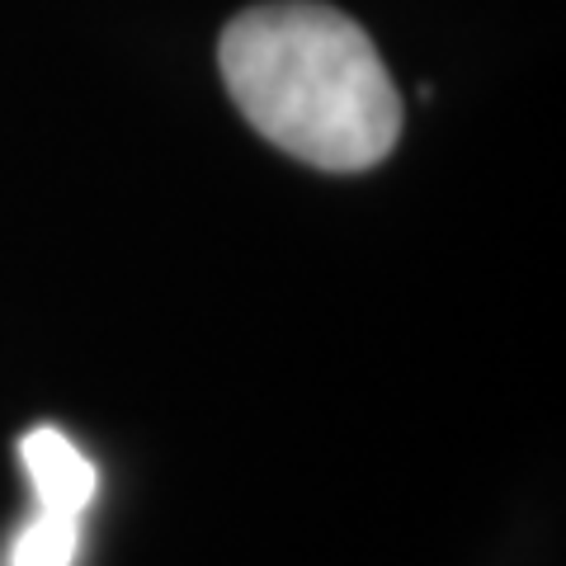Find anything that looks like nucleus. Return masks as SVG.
Wrapping results in <instances>:
<instances>
[{
	"label": "nucleus",
	"instance_id": "f257e3e1",
	"mask_svg": "<svg viewBox=\"0 0 566 566\" xmlns=\"http://www.w3.org/2000/svg\"><path fill=\"white\" fill-rule=\"evenodd\" d=\"M218 66L245 123L316 170H374L401 137V95L374 39L326 0H264L222 29Z\"/></svg>",
	"mask_w": 566,
	"mask_h": 566
},
{
	"label": "nucleus",
	"instance_id": "f03ea898",
	"mask_svg": "<svg viewBox=\"0 0 566 566\" xmlns=\"http://www.w3.org/2000/svg\"><path fill=\"white\" fill-rule=\"evenodd\" d=\"M20 463L33 486L39 510H57V515H76L85 520L95 491H99V472L57 424H33L20 439Z\"/></svg>",
	"mask_w": 566,
	"mask_h": 566
},
{
	"label": "nucleus",
	"instance_id": "7ed1b4c3",
	"mask_svg": "<svg viewBox=\"0 0 566 566\" xmlns=\"http://www.w3.org/2000/svg\"><path fill=\"white\" fill-rule=\"evenodd\" d=\"M81 553V520L57 510H33L10 543L6 566H76Z\"/></svg>",
	"mask_w": 566,
	"mask_h": 566
}]
</instances>
